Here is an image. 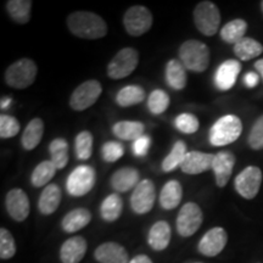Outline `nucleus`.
<instances>
[{"label":"nucleus","instance_id":"nucleus-7","mask_svg":"<svg viewBox=\"0 0 263 263\" xmlns=\"http://www.w3.org/2000/svg\"><path fill=\"white\" fill-rule=\"evenodd\" d=\"M153 14L146 6L134 5L123 16V25L127 33L132 37H140L153 27Z\"/></svg>","mask_w":263,"mask_h":263},{"label":"nucleus","instance_id":"nucleus-6","mask_svg":"<svg viewBox=\"0 0 263 263\" xmlns=\"http://www.w3.org/2000/svg\"><path fill=\"white\" fill-rule=\"evenodd\" d=\"M139 64V52L134 48H123L107 65V76L111 80H122L133 73Z\"/></svg>","mask_w":263,"mask_h":263},{"label":"nucleus","instance_id":"nucleus-19","mask_svg":"<svg viewBox=\"0 0 263 263\" xmlns=\"http://www.w3.org/2000/svg\"><path fill=\"white\" fill-rule=\"evenodd\" d=\"M140 182V174L137 168L123 167L112 174L110 184L117 193H127L132 189H136Z\"/></svg>","mask_w":263,"mask_h":263},{"label":"nucleus","instance_id":"nucleus-46","mask_svg":"<svg viewBox=\"0 0 263 263\" xmlns=\"http://www.w3.org/2000/svg\"><path fill=\"white\" fill-rule=\"evenodd\" d=\"M254 66H255L256 71H257V73H259V76H261V78L263 81V59H259V60L256 61Z\"/></svg>","mask_w":263,"mask_h":263},{"label":"nucleus","instance_id":"nucleus-45","mask_svg":"<svg viewBox=\"0 0 263 263\" xmlns=\"http://www.w3.org/2000/svg\"><path fill=\"white\" fill-rule=\"evenodd\" d=\"M129 263H153V261L146 255H138L134 258H132Z\"/></svg>","mask_w":263,"mask_h":263},{"label":"nucleus","instance_id":"nucleus-9","mask_svg":"<svg viewBox=\"0 0 263 263\" xmlns=\"http://www.w3.org/2000/svg\"><path fill=\"white\" fill-rule=\"evenodd\" d=\"M103 93V87L97 80L85 81L78 85L70 98V106L74 111H84L97 103Z\"/></svg>","mask_w":263,"mask_h":263},{"label":"nucleus","instance_id":"nucleus-26","mask_svg":"<svg viewBox=\"0 0 263 263\" xmlns=\"http://www.w3.org/2000/svg\"><path fill=\"white\" fill-rule=\"evenodd\" d=\"M91 221V213L87 209L72 210L61 221V227L66 233H74L83 229Z\"/></svg>","mask_w":263,"mask_h":263},{"label":"nucleus","instance_id":"nucleus-34","mask_svg":"<svg viewBox=\"0 0 263 263\" xmlns=\"http://www.w3.org/2000/svg\"><path fill=\"white\" fill-rule=\"evenodd\" d=\"M58 168L55 164L52 163L51 160L43 161L33 170L31 176V183L35 188H42V186L49 185V182L54 178L55 173H57Z\"/></svg>","mask_w":263,"mask_h":263},{"label":"nucleus","instance_id":"nucleus-37","mask_svg":"<svg viewBox=\"0 0 263 263\" xmlns=\"http://www.w3.org/2000/svg\"><path fill=\"white\" fill-rule=\"evenodd\" d=\"M171 99L170 95L162 89H155L151 91L147 98V107L150 112L154 115H161L170 106Z\"/></svg>","mask_w":263,"mask_h":263},{"label":"nucleus","instance_id":"nucleus-15","mask_svg":"<svg viewBox=\"0 0 263 263\" xmlns=\"http://www.w3.org/2000/svg\"><path fill=\"white\" fill-rule=\"evenodd\" d=\"M235 155L230 151H219L215 155L212 162V171L216 177V184L219 188H224L228 184L230 176L235 166Z\"/></svg>","mask_w":263,"mask_h":263},{"label":"nucleus","instance_id":"nucleus-48","mask_svg":"<svg viewBox=\"0 0 263 263\" xmlns=\"http://www.w3.org/2000/svg\"><path fill=\"white\" fill-rule=\"evenodd\" d=\"M259 5H261V10H262V12H263V0H262L261 4H259Z\"/></svg>","mask_w":263,"mask_h":263},{"label":"nucleus","instance_id":"nucleus-23","mask_svg":"<svg viewBox=\"0 0 263 263\" xmlns=\"http://www.w3.org/2000/svg\"><path fill=\"white\" fill-rule=\"evenodd\" d=\"M44 134V122L42 118H33L26 126L21 137V144L25 150L31 151L41 144Z\"/></svg>","mask_w":263,"mask_h":263},{"label":"nucleus","instance_id":"nucleus-20","mask_svg":"<svg viewBox=\"0 0 263 263\" xmlns=\"http://www.w3.org/2000/svg\"><path fill=\"white\" fill-rule=\"evenodd\" d=\"M87 241L82 236L67 239L60 249V259L62 263H80L87 252Z\"/></svg>","mask_w":263,"mask_h":263},{"label":"nucleus","instance_id":"nucleus-24","mask_svg":"<svg viewBox=\"0 0 263 263\" xmlns=\"http://www.w3.org/2000/svg\"><path fill=\"white\" fill-rule=\"evenodd\" d=\"M183 188L178 180H168L160 194V205L163 210H173L182 201Z\"/></svg>","mask_w":263,"mask_h":263},{"label":"nucleus","instance_id":"nucleus-3","mask_svg":"<svg viewBox=\"0 0 263 263\" xmlns=\"http://www.w3.org/2000/svg\"><path fill=\"white\" fill-rule=\"evenodd\" d=\"M241 133V120L235 115H224L213 123L209 133V140L213 146H226L238 140Z\"/></svg>","mask_w":263,"mask_h":263},{"label":"nucleus","instance_id":"nucleus-44","mask_svg":"<svg viewBox=\"0 0 263 263\" xmlns=\"http://www.w3.org/2000/svg\"><path fill=\"white\" fill-rule=\"evenodd\" d=\"M259 82V74L256 72H248L244 77V83L248 88H255Z\"/></svg>","mask_w":263,"mask_h":263},{"label":"nucleus","instance_id":"nucleus-10","mask_svg":"<svg viewBox=\"0 0 263 263\" xmlns=\"http://www.w3.org/2000/svg\"><path fill=\"white\" fill-rule=\"evenodd\" d=\"M203 215L200 206L195 202L184 203L177 217V232L183 238L195 234L202 224Z\"/></svg>","mask_w":263,"mask_h":263},{"label":"nucleus","instance_id":"nucleus-5","mask_svg":"<svg viewBox=\"0 0 263 263\" xmlns=\"http://www.w3.org/2000/svg\"><path fill=\"white\" fill-rule=\"evenodd\" d=\"M194 24L197 31L206 37H212L219 29L221 25V12L215 3L205 2L199 3L194 9Z\"/></svg>","mask_w":263,"mask_h":263},{"label":"nucleus","instance_id":"nucleus-40","mask_svg":"<svg viewBox=\"0 0 263 263\" xmlns=\"http://www.w3.org/2000/svg\"><path fill=\"white\" fill-rule=\"evenodd\" d=\"M16 254L15 239L8 229H0V258L10 259Z\"/></svg>","mask_w":263,"mask_h":263},{"label":"nucleus","instance_id":"nucleus-41","mask_svg":"<svg viewBox=\"0 0 263 263\" xmlns=\"http://www.w3.org/2000/svg\"><path fill=\"white\" fill-rule=\"evenodd\" d=\"M124 155V146L118 141H106L101 147V156H103L104 161L111 163L116 162L121 157Z\"/></svg>","mask_w":263,"mask_h":263},{"label":"nucleus","instance_id":"nucleus-36","mask_svg":"<svg viewBox=\"0 0 263 263\" xmlns=\"http://www.w3.org/2000/svg\"><path fill=\"white\" fill-rule=\"evenodd\" d=\"M74 150L78 160L90 159L93 153V136L89 130H82L77 134L74 139Z\"/></svg>","mask_w":263,"mask_h":263},{"label":"nucleus","instance_id":"nucleus-14","mask_svg":"<svg viewBox=\"0 0 263 263\" xmlns=\"http://www.w3.org/2000/svg\"><path fill=\"white\" fill-rule=\"evenodd\" d=\"M5 206L9 216L16 222H24L31 211V203L27 194L20 188L10 190L6 195Z\"/></svg>","mask_w":263,"mask_h":263},{"label":"nucleus","instance_id":"nucleus-11","mask_svg":"<svg viewBox=\"0 0 263 263\" xmlns=\"http://www.w3.org/2000/svg\"><path fill=\"white\" fill-rule=\"evenodd\" d=\"M262 184V171L256 166H249L236 176L234 185L236 193L246 200L256 197Z\"/></svg>","mask_w":263,"mask_h":263},{"label":"nucleus","instance_id":"nucleus-33","mask_svg":"<svg viewBox=\"0 0 263 263\" xmlns=\"http://www.w3.org/2000/svg\"><path fill=\"white\" fill-rule=\"evenodd\" d=\"M123 201L118 194H110L100 206V215L104 221L115 222L122 215Z\"/></svg>","mask_w":263,"mask_h":263},{"label":"nucleus","instance_id":"nucleus-18","mask_svg":"<svg viewBox=\"0 0 263 263\" xmlns=\"http://www.w3.org/2000/svg\"><path fill=\"white\" fill-rule=\"evenodd\" d=\"M99 263H129V256L122 245L107 241L99 245L94 252Z\"/></svg>","mask_w":263,"mask_h":263},{"label":"nucleus","instance_id":"nucleus-27","mask_svg":"<svg viewBox=\"0 0 263 263\" xmlns=\"http://www.w3.org/2000/svg\"><path fill=\"white\" fill-rule=\"evenodd\" d=\"M145 126L139 121H120L112 127L114 134L118 139L136 141L138 138L144 136Z\"/></svg>","mask_w":263,"mask_h":263},{"label":"nucleus","instance_id":"nucleus-12","mask_svg":"<svg viewBox=\"0 0 263 263\" xmlns=\"http://www.w3.org/2000/svg\"><path fill=\"white\" fill-rule=\"evenodd\" d=\"M156 189L155 184L150 179H143L133 190L130 196V207L137 215H145L155 205Z\"/></svg>","mask_w":263,"mask_h":263},{"label":"nucleus","instance_id":"nucleus-28","mask_svg":"<svg viewBox=\"0 0 263 263\" xmlns=\"http://www.w3.org/2000/svg\"><path fill=\"white\" fill-rule=\"evenodd\" d=\"M32 4L31 0H9L5 8L12 21L18 25H26L31 20Z\"/></svg>","mask_w":263,"mask_h":263},{"label":"nucleus","instance_id":"nucleus-49","mask_svg":"<svg viewBox=\"0 0 263 263\" xmlns=\"http://www.w3.org/2000/svg\"><path fill=\"white\" fill-rule=\"evenodd\" d=\"M196 263H201V262H196Z\"/></svg>","mask_w":263,"mask_h":263},{"label":"nucleus","instance_id":"nucleus-21","mask_svg":"<svg viewBox=\"0 0 263 263\" xmlns=\"http://www.w3.org/2000/svg\"><path fill=\"white\" fill-rule=\"evenodd\" d=\"M62 193L58 184H49L43 190L38 200V209L42 215L49 216L60 206Z\"/></svg>","mask_w":263,"mask_h":263},{"label":"nucleus","instance_id":"nucleus-4","mask_svg":"<svg viewBox=\"0 0 263 263\" xmlns=\"http://www.w3.org/2000/svg\"><path fill=\"white\" fill-rule=\"evenodd\" d=\"M37 64L28 58L20 59L6 68L4 80L14 89H26L34 83L37 78Z\"/></svg>","mask_w":263,"mask_h":263},{"label":"nucleus","instance_id":"nucleus-43","mask_svg":"<svg viewBox=\"0 0 263 263\" xmlns=\"http://www.w3.org/2000/svg\"><path fill=\"white\" fill-rule=\"evenodd\" d=\"M151 145V138L146 134L138 138L136 141H133V153L138 157H143L147 154Z\"/></svg>","mask_w":263,"mask_h":263},{"label":"nucleus","instance_id":"nucleus-17","mask_svg":"<svg viewBox=\"0 0 263 263\" xmlns=\"http://www.w3.org/2000/svg\"><path fill=\"white\" fill-rule=\"evenodd\" d=\"M241 71V64L238 60H227L217 68L215 73V83L219 90L227 91L232 89L236 83L238 76Z\"/></svg>","mask_w":263,"mask_h":263},{"label":"nucleus","instance_id":"nucleus-16","mask_svg":"<svg viewBox=\"0 0 263 263\" xmlns=\"http://www.w3.org/2000/svg\"><path fill=\"white\" fill-rule=\"evenodd\" d=\"M215 155L212 154L201 153V151L193 150L188 151L183 163L180 164V170L185 174H200L205 173L209 170H212V162Z\"/></svg>","mask_w":263,"mask_h":263},{"label":"nucleus","instance_id":"nucleus-22","mask_svg":"<svg viewBox=\"0 0 263 263\" xmlns=\"http://www.w3.org/2000/svg\"><path fill=\"white\" fill-rule=\"evenodd\" d=\"M171 227L166 221H159L151 227L147 236V242L155 251H162L167 249L171 241Z\"/></svg>","mask_w":263,"mask_h":263},{"label":"nucleus","instance_id":"nucleus-30","mask_svg":"<svg viewBox=\"0 0 263 263\" xmlns=\"http://www.w3.org/2000/svg\"><path fill=\"white\" fill-rule=\"evenodd\" d=\"M236 58L241 61H249L259 57L263 52V45L254 38L245 37L233 48Z\"/></svg>","mask_w":263,"mask_h":263},{"label":"nucleus","instance_id":"nucleus-42","mask_svg":"<svg viewBox=\"0 0 263 263\" xmlns=\"http://www.w3.org/2000/svg\"><path fill=\"white\" fill-rule=\"evenodd\" d=\"M248 143L252 150L263 149V115L256 120L251 130H250Z\"/></svg>","mask_w":263,"mask_h":263},{"label":"nucleus","instance_id":"nucleus-13","mask_svg":"<svg viewBox=\"0 0 263 263\" xmlns=\"http://www.w3.org/2000/svg\"><path fill=\"white\" fill-rule=\"evenodd\" d=\"M227 241H228V234L226 230L222 227H215L205 233V235L202 236L197 245V249H199L200 254L203 256L215 257L223 251Z\"/></svg>","mask_w":263,"mask_h":263},{"label":"nucleus","instance_id":"nucleus-2","mask_svg":"<svg viewBox=\"0 0 263 263\" xmlns=\"http://www.w3.org/2000/svg\"><path fill=\"white\" fill-rule=\"evenodd\" d=\"M178 52L179 61L186 70L201 73L209 67L211 52H210V48L203 42L189 39L180 45Z\"/></svg>","mask_w":263,"mask_h":263},{"label":"nucleus","instance_id":"nucleus-31","mask_svg":"<svg viewBox=\"0 0 263 263\" xmlns=\"http://www.w3.org/2000/svg\"><path fill=\"white\" fill-rule=\"evenodd\" d=\"M145 90L140 85H126L116 95V103L122 107H129L145 100Z\"/></svg>","mask_w":263,"mask_h":263},{"label":"nucleus","instance_id":"nucleus-25","mask_svg":"<svg viewBox=\"0 0 263 263\" xmlns=\"http://www.w3.org/2000/svg\"><path fill=\"white\" fill-rule=\"evenodd\" d=\"M166 81L167 84L174 90H183L186 85L188 76L186 68L179 60L172 59L166 65Z\"/></svg>","mask_w":263,"mask_h":263},{"label":"nucleus","instance_id":"nucleus-35","mask_svg":"<svg viewBox=\"0 0 263 263\" xmlns=\"http://www.w3.org/2000/svg\"><path fill=\"white\" fill-rule=\"evenodd\" d=\"M186 154H188L186 144L183 140H177L168 155L164 157L162 162L163 172H172L177 167H179L185 159Z\"/></svg>","mask_w":263,"mask_h":263},{"label":"nucleus","instance_id":"nucleus-47","mask_svg":"<svg viewBox=\"0 0 263 263\" xmlns=\"http://www.w3.org/2000/svg\"><path fill=\"white\" fill-rule=\"evenodd\" d=\"M10 103H11V99H10L9 97L2 98V104H0V107H2V110H5V108H8Z\"/></svg>","mask_w":263,"mask_h":263},{"label":"nucleus","instance_id":"nucleus-32","mask_svg":"<svg viewBox=\"0 0 263 263\" xmlns=\"http://www.w3.org/2000/svg\"><path fill=\"white\" fill-rule=\"evenodd\" d=\"M51 161L58 170H64L70 160V146L64 138H57L49 145Z\"/></svg>","mask_w":263,"mask_h":263},{"label":"nucleus","instance_id":"nucleus-8","mask_svg":"<svg viewBox=\"0 0 263 263\" xmlns=\"http://www.w3.org/2000/svg\"><path fill=\"white\" fill-rule=\"evenodd\" d=\"M95 170L88 164L76 167L68 176L66 188L70 195L81 197L87 195L95 185Z\"/></svg>","mask_w":263,"mask_h":263},{"label":"nucleus","instance_id":"nucleus-29","mask_svg":"<svg viewBox=\"0 0 263 263\" xmlns=\"http://www.w3.org/2000/svg\"><path fill=\"white\" fill-rule=\"evenodd\" d=\"M246 31H248V24L245 20L235 18L223 26L219 34H221L222 41L227 44L235 45L242 38H245Z\"/></svg>","mask_w":263,"mask_h":263},{"label":"nucleus","instance_id":"nucleus-39","mask_svg":"<svg viewBox=\"0 0 263 263\" xmlns=\"http://www.w3.org/2000/svg\"><path fill=\"white\" fill-rule=\"evenodd\" d=\"M177 129L182 132L184 134H194L196 133L200 127V122L197 117L193 114L184 112L177 116L176 121H174Z\"/></svg>","mask_w":263,"mask_h":263},{"label":"nucleus","instance_id":"nucleus-1","mask_svg":"<svg viewBox=\"0 0 263 263\" xmlns=\"http://www.w3.org/2000/svg\"><path fill=\"white\" fill-rule=\"evenodd\" d=\"M67 27L72 34L82 39L104 38L107 34V25L98 14L89 11H74L68 15Z\"/></svg>","mask_w":263,"mask_h":263},{"label":"nucleus","instance_id":"nucleus-38","mask_svg":"<svg viewBox=\"0 0 263 263\" xmlns=\"http://www.w3.org/2000/svg\"><path fill=\"white\" fill-rule=\"evenodd\" d=\"M20 129H21V124H20L17 118L10 115L2 114L0 116V138L2 139H10L17 136Z\"/></svg>","mask_w":263,"mask_h":263}]
</instances>
